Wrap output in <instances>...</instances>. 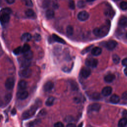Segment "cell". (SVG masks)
Listing matches in <instances>:
<instances>
[{"instance_id":"f6af8a7d","label":"cell","mask_w":127,"mask_h":127,"mask_svg":"<svg viewBox=\"0 0 127 127\" xmlns=\"http://www.w3.org/2000/svg\"><path fill=\"white\" fill-rule=\"evenodd\" d=\"M6 1L7 3L11 4L15 2V0H6Z\"/></svg>"},{"instance_id":"6da1fadb","label":"cell","mask_w":127,"mask_h":127,"mask_svg":"<svg viewBox=\"0 0 127 127\" xmlns=\"http://www.w3.org/2000/svg\"><path fill=\"white\" fill-rule=\"evenodd\" d=\"M111 24L109 20H107L106 22L99 27H96L94 29L93 34L99 37H103L106 36L110 29Z\"/></svg>"},{"instance_id":"603a6c76","label":"cell","mask_w":127,"mask_h":127,"mask_svg":"<svg viewBox=\"0 0 127 127\" xmlns=\"http://www.w3.org/2000/svg\"><path fill=\"white\" fill-rule=\"evenodd\" d=\"M33 56V52L30 50L23 53L24 58L28 60H30L31 59H32Z\"/></svg>"},{"instance_id":"4dcf8cb0","label":"cell","mask_w":127,"mask_h":127,"mask_svg":"<svg viewBox=\"0 0 127 127\" xmlns=\"http://www.w3.org/2000/svg\"><path fill=\"white\" fill-rule=\"evenodd\" d=\"M11 98H12V95L11 93H7L6 94H5L4 97V99L6 104L8 103L11 101Z\"/></svg>"},{"instance_id":"e0dca14e","label":"cell","mask_w":127,"mask_h":127,"mask_svg":"<svg viewBox=\"0 0 127 127\" xmlns=\"http://www.w3.org/2000/svg\"><path fill=\"white\" fill-rule=\"evenodd\" d=\"M115 78V75L114 74L109 73L107 74L104 77V80L106 82L111 83L112 82Z\"/></svg>"},{"instance_id":"f35d334b","label":"cell","mask_w":127,"mask_h":127,"mask_svg":"<svg viewBox=\"0 0 127 127\" xmlns=\"http://www.w3.org/2000/svg\"><path fill=\"white\" fill-rule=\"evenodd\" d=\"M34 39L36 41H39L41 40V36L39 34L36 33L34 35Z\"/></svg>"},{"instance_id":"8d00e7d4","label":"cell","mask_w":127,"mask_h":127,"mask_svg":"<svg viewBox=\"0 0 127 127\" xmlns=\"http://www.w3.org/2000/svg\"><path fill=\"white\" fill-rule=\"evenodd\" d=\"M77 4V6L79 8H83L85 6V3L84 1L83 0L78 1Z\"/></svg>"},{"instance_id":"cb8c5ba5","label":"cell","mask_w":127,"mask_h":127,"mask_svg":"<svg viewBox=\"0 0 127 127\" xmlns=\"http://www.w3.org/2000/svg\"><path fill=\"white\" fill-rule=\"evenodd\" d=\"M27 83L25 80H22L18 82V87L21 90H24L27 88Z\"/></svg>"},{"instance_id":"f546056e","label":"cell","mask_w":127,"mask_h":127,"mask_svg":"<svg viewBox=\"0 0 127 127\" xmlns=\"http://www.w3.org/2000/svg\"><path fill=\"white\" fill-rule=\"evenodd\" d=\"M112 59H113V63L115 64H118L119 63L120 61V58L119 57L118 55H117V54H114L112 56Z\"/></svg>"},{"instance_id":"ba28073f","label":"cell","mask_w":127,"mask_h":127,"mask_svg":"<svg viewBox=\"0 0 127 127\" xmlns=\"http://www.w3.org/2000/svg\"><path fill=\"white\" fill-rule=\"evenodd\" d=\"M91 69L88 67H83L81 68L80 73L81 76L84 78H86L89 77L91 74Z\"/></svg>"},{"instance_id":"f907efd6","label":"cell","mask_w":127,"mask_h":127,"mask_svg":"<svg viewBox=\"0 0 127 127\" xmlns=\"http://www.w3.org/2000/svg\"><path fill=\"white\" fill-rule=\"evenodd\" d=\"M126 36H127V34H126Z\"/></svg>"},{"instance_id":"7c38bea8","label":"cell","mask_w":127,"mask_h":127,"mask_svg":"<svg viewBox=\"0 0 127 127\" xmlns=\"http://www.w3.org/2000/svg\"><path fill=\"white\" fill-rule=\"evenodd\" d=\"M54 83L51 81H48L46 82L43 86V89L45 91L48 92L51 91L54 87Z\"/></svg>"},{"instance_id":"60d3db41","label":"cell","mask_w":127,"mask_h":127,"mask_svg":"<svg viewBox=\"0 0 127 127\" xmlns=\"http://www.w3.org/2000/svg\"><path fill=\"white\" fill-rule=\"evenodd\" d=\"M54 127H64V125L62 122H58L54 124Z\"/></svg>"},{"instance_id":"f1b7e54d","label":"cell","mask_w":127,"mask_h":127,"mask_svg":"<svg viewBox=\"0 0 127 127\" xmlns=\"http://www.w3.org/2000/svg\"><path fill=\"white\" fill-rule=\"evenodd\" d=\"M25 14L27 16L31 17L35 15V12L33 10L31 9H28L25 11Z\"/></svg>"},{"instance_id":"c3c4849f","label":"cell","mask_w":127,"mask_h":127,"mask_svg":"<svg viewBox=\"0 0 127 127\" xmlns=\"http://www.w3.org/2000/svg\"><path fill=\"white\" fill-rule=\"evenodd\" d=\"M82 125H83L82 123H81L77 126V127H82Z\"/></svg>"},{"instance_id":"74e56055","label":"cell","mask_w":127,"mask_h":127,"mask_svg":"<svg viewBox=\"0 0 127 127\" xmlns=\"http://www.w3.org/2000/svg\"><path fill=\"white\" fill-rule=\"evenodd\" d=\"M71 88L73 90H76L78 89V85H77L76 83L74 81H72V83H71Z\"/></svg>"},{"instance_id":"4fadbf2b","label":"cell","mask_w":127,"mask_h":127,"mask_svg":"<svg viewBox=\"0 0 127 127\" xmlns=\"http://www.w3.org/2000/svg\"><path fill=\"white\" fill-rule=\"evenodd\" d=\"M101 108V105L99 103H93L88 106V110L90 111H98Z\"/></svg>"},{"instance_id":"9a60e30c","label":"cell","mask_w":127,"mask_h":127,"mask_svg":"<svg viewBox=\"0 0 127 127\" xmlns=\"http://www.w3.org/2000/svg\"><path fill=\"white\" fill-rule=\"evenodd\" d=\"M102 53V49L99 47H95L91 50V54L94 56H98Z\"/></svg>"},{"instance_id":"8fae6325","label":"cell","mask_w":127,"mask_h":127,"mask_svg":"<svg viewBox=\"0 0 127 127\" xmlns=\"http://www.w3.org/2000/svg\"><path fill=\"white\" fill-rule=\"evenodd\" d=\"M104 13L106 16L112 18L113 17H114L115 12L114 9L111 6H109L105 9Z\"/></svg>"},{"instance_id":"836d02e7","label":"cell","mask_w":127,"mask_h":127,"mask_svg":"<svg viewBox=\"0 0 127 127\" xmlns=\"http://www.w3.org/2000/svg\"><path fill=\"white\" fill-rule=\"evenodd\" d=\"M68 6L71 9H74L75 7L74 1L73 0H69L68 1Z\"/></svg>"},{"instance_id":"7dc6e473","label":"cell","mask_w":127,"mask_h":127,"mask_svg":"<svg viewBox=\"0 0 127 127\" xmlns=\"http://www.w3.org/2000/svg\"><path fill=\"white\" fill-rule=\"evenodd\" d=\"M16 113V111H15V110L14 109L13 110H12V114H15Z\"/></svg>"},{"instance_id":"2e32d148","label":"cell","mask_w":127,"mask_h":127,"mask_svg":"<svg viewBox=\"0 0 127 127\" xmlns=\"http://www.w3.org/2000/svg\"><path fill=\"white\" fill-rule=\"evenodd\" d=\"M32 39V36L29 33H24L21 38V39L22 40V41L24 42H29V41L31 40V39Z\"/></svg>"},{"instance_id":"681fc988","label":"cell","mask_w":127,"mask_h":127,"mask_svg":"<svg viewBox=\"0 0 127 127\" xmlns=\"http://www.w3.org/2000/svg\"><path fill=\"white\" fill-rule=\"evenodd\" d=\"M94 0H86V1L88 2H91V1H93Z\"/></svg>"},{"instance_id":"816d5d0a","label":"cell","mask_w":127,"mask_h":127,"mask_svg":"<svg viewBox=\"0 0 127 127\" xmlns=\"http://www.w3.org/2000/svg\"></svg>"},{"instance_id":"44dd1931","label":"cell","mask_w":127,"mask_h":127,"mask_svg":"<svg viewBox=\"0 0 127 127\" xmlns=\"http://www.w3.org/2000/svg\"><path fill=\"white\" fill-rule=\"evenodd\" d=\"M52 38L55 41H56L57 42L64 44H65V41L63 39H62V38H61L60 37H59L55 34H53L52 35Z\"/></svg>"},{"instance_id":"1f68e13d","label":"cell","mask_w":127,"mask_h":127,"mask_svg":"<svg viewBox=\"0 0 127 127\" xmlns=\"http://www.w3.org/2000/svg\"><path fill=\"white\" fill-rule=\"evenodd\" d=\"M13 53L16 55H19V54L22 53V47H18L14 49L13 51Z\"/></svg>"},{"instance_id":"d4e9b609","label":"cell","mask_w":127,"mask_h":127,"mask_svg":"<svg viewBox=\"0 0 127 127\" xmlns=\"http://www.w3.org/2000/svg\"><path fill=\"white\" fill-rule=\"evenodd\" d=\"M55 16V12L54 10L52 9H48L46 12V16L47 19H51L53 18Z\"/></svg>"},{"instance_id":"ac0fdd59","label":"cell","mask_w":127,"mask_h":127,"mask_svg":"<svg viewBox=\"0 0 127 127\" xmlns=\"http://www.w3.org/2000/svg\"><path fill=\"white\" fill-rule=\"evenodd\" d=\"M120 101V97L117 94L112 95L110 98V101L113 104H117Z\"/></svg>"},{"instance_id":"30bf717a","label":"cell","mask_w":127,"mask_h":127,"mask_svg":"<svg viewBox=\"0 0 127 127\" xmlns=\"http://www.w3.org/2000/svg\"><path fill=\"white\" fill-rule=\"evenodd\" d=\"M118 43L115 40H110L108 41L105 45L106 48L109 50H112L115 48Z\"/></svg>"},{"instance_id":"3957f363","label":"cell","mask_w":127,"mask_h":127,"mask_svg":"<svg viewBox=\"0 0 127 127\" xmlns=\"http://www.w3.org/2000/svg\"><path fill=\"white\" fill-rule=\"evenodd\" d=\"M85 64L88 67H95L98 64V61L93 58H88L85 60Z\"/></svg>"},{"instance_id":"83f0119b","label":"cell","mask_w":127,"mask_h":127,"mask_svg":"<svg viewBox=\"0 0 127 127\" xmlns=\"http://www.w3.org/2000/svg\"><path fill=\"white\" fill-rule=\"evenodd\" d=\"M66 32L68 35L71 36L73 33V27L71 25H68L66 28Z\"/></svg>"},{"instance_id":"f5cc1de1","label":"cell","mask_w":127,"mask_h":127,"mask_svg":"<svg viewBox=\"0 0 127 127\" xmlns=\"http://www.w3.org/2000/svg\"></svg>"},{"instance_id":"7a4b0ae2","label":"cell","mask_w":127,"mask_h":127,"mask_svg":"<svg viewBox=\"0 0 127 127\" xmlns=\"http://www.w3.org/2000/svg\"><path fill=\"white\" fill-rule=\"evenodd\" d=\"M37 109V106L36 105H32L29 110L26 111L24 113H23L22 116V118L23 119H26L27 118L31 117L34 115Z\"/></svg>"},{"instance_id":"52a82bcc","label":"cell","mask_w":127,"mask_h":127,"mask_svg":"<svg viewBox=\"0 0 127 127\" xmlns=\"http://www.w3.org/2000/svg\"><path fill=\"white\" fill-rule=\"evenodd\" d=\"M10 19L9 14L6 13L0 12V21L2 24L7 23Z\"/></svg>"},{"instance_id":"8992f818","label":"cell","mask_w":127,"mask_h":127,"mask_svg":"<svg viewBox=\"0 0 127 127\" xmlns=\"http://www.w3.org/2000/svg\"><path fill=\"white\" fill-rule=\"evenodd\" d=\"M89 16V13L86 11H81L79 12L77 15L78 19L81 21H86L88 19Z\"/></svg>"},{"instance_id":"e575fe53","label":"cell","mask_w":127,"mask_h":127,"mask_svg":"<svg viewBox=\"0 0 127 127\" xmlns=\"http://www.w3.org/2000/svg\"><path fill=\"white\" fill-rule=\"evenodd\" d=\"M120 7L123 10H127V1H122L120 3Z\"/></svg>"},{"instance_id":"484cf974","label":"cell","mask_w":127,"mask_h":127,"mask_svg":"<svg viewBox=\"0 0 127 127\" xmlns=\"http://www.w3.org/2000/svg\"><path fill=\"white\" fill-rule=\"evenodd\" d=\"M54 100L55 98L53 97H50L47 99L45 104L47 106H51L53 105Z\"/></svg>"},{"instance_id":"5b68a950","label":"cell","mask_w":127,"mask_h":127,"mask_svg":"<svg viewBox=\"0 0 127 127\" xmlns=\"http://www.w3.org/2000/svg\"><path fill=\"white\" fill-rule=\"evenodd\" d=\"M14 85V79L13 77H8L5 82V87L7 90H11Z\"/></svg>"},{"instance_id":"d6a6232c","label":"cell","mask_w":127,"mask_h":127,"mask_svg":"<svg viewBox=\"0 0 127 127\" xmlns=\"http://www.w3.org/2000/svg\"><path fill=\"white\" fill-rule=\"evenodd\" d=\"M30 49V47L29 45L28 44H25L22 47V53H24Z\"/></svg>"},{"instance_id":"5bb4252c","label":"cell","mask_w":127,"mask_h":127,"mask_svg":"<svg viewBox=\"0 0 127 127\" xmlns=\"http://www.w3.org/2000/svg\"><path fill=\"white\" fill-rule=\"evenodd\" d=\"M112 92V88L111 86H106L104 87L101 91L102 95L104 96H109Z\"/></svg>"},{"instance_id":"9c48e42d","label":"cell","mask_w":127,"mask_h":127,"mask_svg":"<svg viewBox=\"0 0 127 127\" xmlns=\"http://www.w3.org/2000/svg\"><path fill=\"white\" fill-rule=\"evenodd\" d=\"M28 95H29V93L28 91L24 90H22L19 91L17 93V97L19 99L24 100L28 97Z\"/></svg>"},{"instance_id":"ab89813d","label":"cell","mask_w":127,"mask_h":127,"mask_svg":"<svg viewBox=\"0 0 127 127\" xmlns=\"http://www.w3.org/2000/svg\"><path fill=\"white\" fill-rule=\"evenodd\" d=\"M24 2L25 3V4L27 6H32L33 5V3L31 0H24Z\"/></svg>"},{"instance_id":"277c9868","label":"cell","mask_w":127,"mask_h":127,"mask_svg":"<svg viewBox=\"0 0 127 127\" xmlns=\"http://www.w3.org/2000/svg\"><path fill=\"white\" fill-rule=\"evenodd\" d=\"M32 74L31 70L29 68H23L19 71V75L24 78H29Z\"/></svg>"},{"instance_id":"ee69618b","label":"cell","mask_w":127,"mask_h":127,"mask_svg":"<svg viewBox=\"0 0 127 127\" xmlns=\"http://www.w3.org/2000/svg\"><path fill=\"white\" fill-rule=\"evenodd\" d=\"M66 127H76V126L73 123H69V124L67 125Z\"/></svg>"},{"instance_id":"7402d4cb","label":"cell","mask_w":127,"mask_h":127,"mask_svg":"<svg viewBox=\"0 0 127 127\" xmlns=\"http://www.w3.org/2000/svg\"><path fill=\"white\" fill-rule=\"evenodd\" d=\"M127 125V118L126 117H123L121 119L118 124V127H125Z\"/></svg>"},{"instance_id":"d590c367","label":"cell","mask_w":127,"mask_h":127,"mask_svg":"<svg viewBox=\"0 0 127 127\" xmlns=\"http://www.w3.org/2000/svg\"><path fill=\"white\" fill-rule=\"evenodd\" d=\"M93 48V45H91L90 46H88L87 47V48H86L85 49H84L82 52H81V53L82 54H84L87 52H88L89 51H90L91 50H92V49Z\"/></svg>"},{"instance_id":"b9f144b4","label":"cell","mask_w":127,"mask_h":127,"mask_svg":"<svg viewBox=\"0 0 127 127\" xmlns=\"http://www.w3.org/2000/svg\"><path fill=\"white\" fill-rule=\"evenodd\" d=\"M122 99L123 100H127V91H125L122 95Z\"/></svg>"},{"instance_id":"4316f807","label":"cell","mask_w":127,"mask_h":127,"mask_svg":"<svg viewBox=\"0 0 127 127\" xmlns=\"http://www.w3.org/2000/svg\"><path fill=\"white\" fill-rule=\"evenodd\" d=\"M91 98L92 100H98L101 98V95L100 93L98 92H94L91 95Z\"/></svg>"},{"instance_id":"d6986e66","label":"cell","mask_w":127,"mask_h":127,"mask_svg":"<svg viewBox=\"0 0 127 127\" xmlns=\"http://www.w3.org/2000/svg\"><path fill=\"white\" fill-rule=\"evenodd\" d=\"M30 60H26L24 58L23 60L21 61V67L23 69V68H28L29 65H30Z\"/></svg>"},{"instance_id":"ffe728a7","label":"cell","mask_w":127,"mask_h":127,"mask_svg":"<svg viewBox=\"0 0 127 127\" xmlns=\"http://www.w3.org/2000/svg\"><path fill=\"white\" fill-rule=\"evenodd\" d=\"M119 25L122 27H127V17H122L119 21Z\"/></svg>"},{"instance_id":"7bdbcfd3","label":"cell","mask_w":127,"mask_h":127,"mask_svg":"<svg viewBox=\"0 0 127 127\" xmlns=\"http://www.w3.org/2000/svg\"><path fill=\"white\" fill-rule=\"evenodd\" d=\"M122 64L124 66L127 67V58H126L122 60Z\"/></svg>"},{"instance_id":"bcb514c9","label":"cell","mask_w":127,"mask_h":127,"mask_svg":"<svg viewBox=\"0 0 127 127\" xmlns=\"http://www.w3.org/2000/svg\"><path fill=\"white\" fill-rule=\"evenodd\" d=\"M124 73L127 76V67H126L125 69H124Z\"/></svg>"}]
</instances>
